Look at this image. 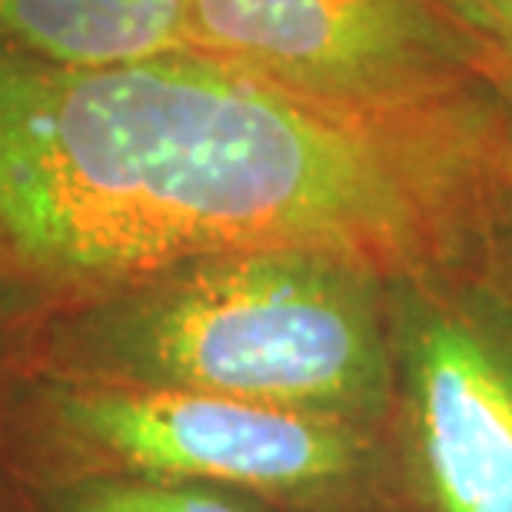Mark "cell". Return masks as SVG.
<instances>
[{"instance_id": "obj_1", "label": "cell", "mask_w": 512, "mask_h": 512, "mask_svg": "<svg viewBox=\"0 0 512 512\" xmlns=\"http://www.w3.org/2000/svg\"><path fill=\"white\" fill-rule=\"evenodd\" d=\"M509 217L496 84L360 114L193 50L67 64L0 37V276L57 306L247 247L423 273L493 253Z\"/></svg>"}, {"instance_id": "obj_2", "label": "cell", "mask_w": 512, "mask_h": 512, "mask_svg": "<svg viewBox=\"0 0 512 512\" xmlns=\"http://www.w3.org/2000/svg\"><path fill=\"white\" fill-rule=\"evenodd\" d=\"M50 380L200 389L370 429L396 406L389 276L313 247L193 256L54 306Z\"/></svg>"}, {"instance_id": "obj_3", "label": "cell", "mask_w": 512, "mask_h": 512, "mask_svg": "<svg viewBox=\"0 0 512 512\" xmlns=\"http://www.w3.org/2000/svg\"><path fill=\"white\" fill-rule=\"evenodd\" d=\"M183 50L286 94L409 114L493 87L499 44L436 0H183Z\"/></svg>"}, {"instance_id": "obj_4", "label": "cell", "mask_w": 512, "mask_h": 512, "mask_svg": "<svg viewBox=\"0 0 512 512\" xmlns=\"http://www.w3.org/2000/svg\"><path fill=\"white\" fill-rule=\"evenodd\" d=\"M396 406L429 512H512V260L389 276Z\"/></svg>"}, {"instance_id": "obj_5", "label": "cell", "mask_w": 512, "mask_h": 512, "mask_svg": "<svg viewBox=\"0 0 512 512\" xmlns=\"http://www.w3.org/2000/svg\"><path fill=\"white\" fill-rule=\"evenodd\" d=\"M44 399L60 436L114 473L316 499L353 483L370 463L366 429L237 396L50 380Z\"/></svg>"}, {"instance_id": "obj_6", "label": "cell", "mask_w": 512, "mask_h": 512, "mask_svg": "<svg viewBox=\"0 0 512 512\" xmlns=\"http://www.w3.org/2000/svg\"><path fill=\"white\" fill-rule=\"evenodd\" d=\"M183 0H0V37L67 64L183 50Z\"/></svg>"}, {"instance_id": "obj_7", "label": "cell", "mask_w": 512, "mask_h": 512, "mask_svg": "<svg viewBox=\"0 0 512 512\" xmlns=\"http://www.w3.org/2000/svg\"><path fill=\"white\" fill-rule=\"evenodd\" d=\"M57 512H256L233 489L183 479L104 473L74 479L57 493Z\"/></svg>"}, {"instance_id": "obj_8", "label": "cell", "mask_w": 512, "mask_h": 512, "mask_svg": "<svg viewBox=\"0 0 512 512\" xmlns=\"http://www.w3.org/2000/svg\"><path fill=\"white\" fill-rule=\"evenodd\" d=\"M436 4L479 34L493 40L512 37V0H436Z\"/></svg>"}, {"instance_id": "obj_9", "label": "cell", "mask_w": 512, "mask_h": 512, "mask_svg": "<svg viewBox=\"0 0 512 512\" xmlns=\"http://www.w3.org/2000/svg\"><path fill=\"white\" fill-rule=\"evenodd\" d=\"M496 44H499V64H496L493 84L499 90V97H503V107H506V117L512 127V37L496 40Z\"/></svg>"}, {"instance_id": "obj_10", "label": "cell", "mask_w": 512, "mask_h": 512, "mask_svg": "<svg viewBox=\"0 0 512 512\" xmlns=\"http://www.w3.org/2000/svg\"><path fill=\"white\" fill-rule=\"evenodd\" d=\"M503 253L512 260V217H509V223H506V230H503Z\"/></svg>"}]
</instances>
